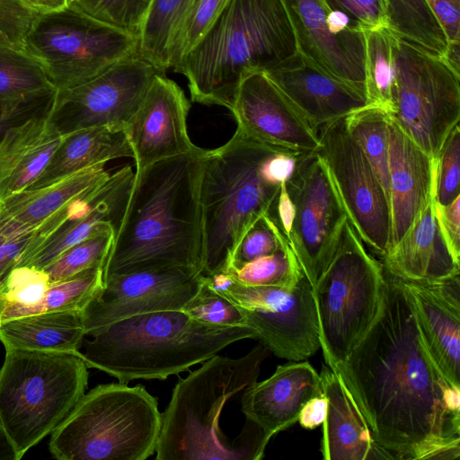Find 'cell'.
Wrapping results in <instances>:
<instances>
[{
	"label": "cell",
	"instance_id": "cell-34",
	"mask_svg": "<svg viewBox=\"0 0 460 460\" xmlns=\"http://www.w3.org/2000/svg\"><path fill=\"white\" fill-rule=\"evenodd\" d=\"M344 121L348 132L370 163L390 203L387 112L377 105L367 104L346 116Z\"/></svg>",
	"mask_w": 460,
	"mask_h": 460
},
{
	"label": "cell",
	"instance_id": "cell-11",
	"mask_svg": "<svg viewBox=\"0 0 460 460\" xmlns=\"http://www.w3.org/2000/svg\"><path fill=\"white\" fill-rule=\"evenodd\" d=\"M434 159L460 119V75L445 59L400 38L392 107L387 112Z\"/></svg>",
	"mask_w": 460,
	"mask_h": 460
},
{
	"label": "cell",
	"instance_id": "cell-16",
	"mask_svg": "<svg viewBox=\"0 0 460 460\" xmlns=\"http://www.w3.org/2000/svg\"><path fill=\"white\" fill-rule=\"evenodd\" d=\"M202 274L187 268L112 274L83 310L85 336L120 320L152 312L181 310L199 290Z\"/></svg>",
	"mask_w": 460,
	"mask_h": 460
},
{
	"label": "cell",
	"instance_id": "cell-2",
	"mask_svg": "<svg viewBox=\"0 0 460 460\" xmlns=\"http://www.w3.org/2000/svg\"><path fill=\"white\" fill-rule=\"evenodd\" d=\"M207 150L158 161L135 172L127 209L103 265L112 274L187 268L202 273L199 199Z\"/></svg>",
	"mask_w": 460,
	"mask_h": 460
},
{
	"label": "cell",
	"instance_id": "cell-50",
	"mask_svg": "<svg viewBox=\"0 0 460 460\" xmlns=\"http://www.w3.org/2000/svg\"><path fill=\"white\" fill-rule=\"evenodd\" d=\"M435 209L443 237L455 258L460 261V196L447 206L435 203Z\"/></svg>",
	"mask_w": 460,
	"mask_h": 460
},
{
	"label": "cell",
	"instance_id": "cell-12",
	"mask_svg": "<svg viewBox=\"0 0 460 460\" xmlns=\"http://www.w3.org/2000/svg\"><path fill=\"white\" fill-rule=\"evenodd\" d=\"M203 279L240 309L255 339L277 357L299 361L321 349L313 288L305 276L293 288L247 286L228 272Z\"/></svg>",
	"mask_w": 460,
	"mask_h": 460
},
{
	"label": "cell",
	"instance_id": "cell-27",
	"mask_svg": "<svg viewBox=\"0 0 460 460\" xmlns=\"http://www.w3.org/2000/svg\"><path fill=\"white\" fill-rule=\"evenodd\" d=\"M327 411L321 452L325 460H381L393 456L375 441L373 434L340 376L327 365L319 373Z\"/></svg>",
	"mask_w": 460,
	"mask_h": 460
},
{
	"label": "cell",
	"instance_id": "cell-7",
	"mask_svg": "<svg viewBox=\"0 0 460 460\" xmlns=\"http://www.w3.org/2000/svg\"><path fill=\"white\" fill-rule=\"evenodd\" d=\"M162 413L143 385H99L52 431L59 460H146L155 453Z\"/></svg>",
	"mask_w": 460,
	"mask_h": 460
},
{
	"label": "cell",
	"instance_id": "cell-26",
	"mask_svg": "<svg viewBox=\"0 0 460 460\" xmlns=\"http://www.w3.org/2000/svg\"><path fill=\"white\" fill-rule=\"evenodd\" d=\"M382 259L385 270L403 281L432 283L460 273V261L441 233L434 197Z\"/></svg>",
	"mask_w": 460,
	"mask_h": 460
},
{
	"label": "cell",
	"instance_id": "cell-44",
	"mask_svg": "<svg viewBox=\"0 0 460 460\" xmlns=\"http://www.w3.org/2000/svg\"><path fill=\"white\" fill-rule=\"evenodd\" d=\"M460 128L456 124L447 135L437 159L434 200L447 206L460 196Z\"/></svg>",
	"mask_w": 460,
	"mask_h": 460
},
{
	"label": "cell",
	"instance_id": "cell-32",
	"mask_svg": "<svg viewBox=\"0 0 460 460\" xmlns=\"http://www.w3.org/2000/svg\"><path fill=\"white\" fill-rule=\"evenodd\" d=\"M386 27L398 38L444 57L447 40L425 0H383Z\"/></svg>",
	"mask_w": 460,
	"mask_h": 460
},
{
	"label": "cell",
	"instance_id": "cell-56",
	"mask_svg": "<svg viewBox=\"0 0 460 460\" xmlns=\"http://www.w3.org/2000/svg\"><path fill=\"white\" fill-rule=\"evenodd\" d=\"M443 58L460 75V41L448 42Z\"/></svg>",
	"mask_w": 460,
	"mask_h": 460
},
{
	"label": "cell",
	"instance_id": "cell-40",
	"mask_svg": "<svg viewBox=\"0 0 460 460\" xmlns=\"http://www.w3.org/2000/svg\"><path fill=\"white\" fill-rule=\"evenodd\" d=\"M153 2L154 0H67V5L139 38Z\"/></svg>",
	"mask_w": 460,
	"mask_h": 460
},
{
	"label": "cell",
	"instance_id": "cell-20",
	"mask_svg": "<svg viewBox=\"0 0 460 460\" xmlns=\"http://www.w3.org/2000/svg\"><path fill=\"white\" fill-rule=\"evenodd\" d=\"M110 176L104 164H100L4 199L0 200V227L13 237L40 233L42 239L67 218L80 199L97 190Z\"/></svg>",
	"mask_w": 460,
	"mask_h": 460
},
{
	"label": "cell",
	"instance_id": "cell-23",
	"mask_svg": "<svg viewBox=\"0 0 460 460\" xmlns=\"http://www.w3.org/2000/svg\"><path fill=\"white\" fill-rule=\"evenodd\" d=\"M263 73L316 131L369 104L362 92L298 52Z\"/></svg>",
	"mask_w": 460,
	"mask_h": 460
},
{
	"label": "cell",
	"instance_id": "cell-8",
	"mask_svg": "<svg viewBox=\"0 0 460 460\" xmlns=\"http://www.w3.org/2000/svg\"><path fill=\"white\" fill-rule=\"evenodd\" d=\"M77 355L6 349L0 368V419L21 458L64 420L85 393Z\"/></svg>",
	"mask_w": 460,
	"mask_h": 460
},
{
	"label": "cell",
	"instance_id": "cell-39",
	"mask_svg": "<svg viewBox=\"0 0 460 460\" xmlns=\"http://www.w3.org/2000/svg\"><path fill=\"white\" fill-rule=\"evenodd\" d=\"M49 283L43 270L15 267L0 286V322L12 319L18 311L37 304Z\"/></svg>",
	"mask_w": 460,
	"mask_h": 460
},
{
	"label": "cell",
	"instance_id": "cell-38",
	"mask_svg": "<svg viewBox=\"0 0 460 460\" xmlns=\"http://www.w3.org/2000/svg\"><path fill=\"white\" fill-rule=\"evenodd\" d=\"M115 236L112 228L104 229L64 251L43 269L49 282L64 280L84 270L103 267Z\"/></svg>",
	"mask_w": 460,
	"mask_h": 460
},
{
	"label": "cell",
	"instance_id": "cell-51",
	"mask_svg": "<svg viewBox=\"0 0 460 460\" xmlns=\"http://www.w3.org/2000/svg\"><path fill=\"white\" fill-rule=\"evenodd\" d=\"M448 42L460 41V0H425Z\"/></svg>",
	"mask_w": 460,
	"mask_h": 460
},
{
	"label": "cell",
	"instance_id": "cell-24",
	"mask_svg": "<svg viewBox=\"0 0 460 460\" xmlns=\"http://www.w3.org/2000/svg\"><path fill=\"white\" fill-rule=\"evenodd\" d=\"M321 394L320 375L314 367L308 361H291L250 385L241 395V411L270 439L297 422L304 405Z\"/></svg>",
	"mask_w": 460,
	"mask_h": 460
},
{
	"label": "cell",
	"instance_id": "cell-21",
	"mask_svg": "<svg viewBox=\"0 0 460 460\" xmlns=\"http://www.w3.org/2000/svg\"><path fill=\"white\" fill-rule=\"evenodd\" d=\"M134 180L130 164L116 170L96 191L81 199L66 219L25 253L17 267L43 270L64 251L96 232L112 228L117 234Z\"/></svg>",
	"mask_w": 460,
	"mask_h": 460
},
{
	"label": "cell",
	"instance_id": "cell-22",
	"mask_svg": "<svg viewBox=\"0 0 460 460\" xmlns=\"http://www.w3.org/2000/svg\"><path fill=\"white\" fill-rule=\"evenodd\" d=\"M424 346L443 377L460 389V278L432 283L402 280Z\"/></svg>",
	"mask_w": 460,
	"mask_h": 460
},
{
	"label": "cell",
	"instance_id": "cell-37",
	"mask_svg": "<svg viewBox=\"0 0 460 460\" xmlns=\"http://www.w3.org/2000/svg\"><path fill=\"white\" fill-rule=\"evenodd\" d=\"M242 284L252 287L295 288L305 276L287 241L270 255L250 261L241 268L224 271Z\"/></svg>",
	"mask_w": 460,
	"mask_h": 460
},
{
	"label": "cell",
	"instance_id": "cell-9",
	"mask_svg": "<svg viewBox=\"0 0 460 460\" xmlns=\"http://www.w3.org/2000/svg\"><path fill=\"white\" fill-rule=\"evenodd\" d=\"M384 286L383 264L367 252L348 221L330 263L313 288L321 349L333 371L374 323Z\"/></svg>",
	"mask_w": 460,
	"mask_h": 460
},
{
	"label": "cell",
	"instance_id": "cell-36",
	"mask_svg": "<svg viewBox=\"0 0 460 460\" xmlns=\"http://www.w3.org/2000/svg\"><path fill=\"white\" fill-rule=\"evenodd\" d=\"M102 283L103 267L93 268L69 279L50 282L37 304L18 311L13 318L46 312L83 311L102 287Z\"/></svg>",
	"mask_w": 460,
	"mask_h": 460
},
{
	"label": "cell",
	"instance_id": "cell-18",
	"mask_svg": "<svg viewBox=\"0 0 460 460\" xmlns=\"http://www.w3.org/2000/svg\"><path fill=\"white\" fill-rule=\"evenodd\" d=\"M230 112L237 128L252 139L300 153L320 148L317 131L263 72L243 78Z\"/></svg>",
	"mask_w": 460,
	"mask_h": 460
},
{
	"label": "cell",
	"instance_id": "cell-47",
	"mask_svg": "<svg viewBox=\"0 0 460 460\" xmlns=\"http://www.w3.org/2000/svg\"><path fill=\"white\" fill-rule=\"evenodd\" d=\"M56 93L19 101L0 100V139L9 128L49 110Z\"/></svg>",
	"mask_w": 460,
	"mask_h": 460
},
{
	"label": "cell",
	"instance_id": "cell-45",
	"mask_svg": "<svg viewBox=\"0 0 460 460\" xmlns=\"http://www.w3.org/2000/svg\"><path fill=\"white\" fill-rule=\"evenodd\" d=\"M38 14L23 0H0V48L24 49Z\"/></svg>",
	"mask_w": 460,
	"mask_h": 460
},
{
	"label": "cell",
	"instance_id": "cell-52",
	"mask_svg": "<svg viewBox=\"0 0 460 460\" xmlns=\"http://www.w3.org/2000/svg\"><path fill=\"white\" fill-rule=\"evenodd\" d=\"M275 209L277 212V222L288 241L296 210L295 205L287 188V182H282L280 184L279 192L275 203Z\"/></svg>",
	"mask_w": 460,
	"mask_h": 460
},
{
	"label": "cell",
	"instance_id": "cell-49",
	"mask_svg": "<svg viewBox=\"0 0 460 460\" xmlns=\"http://www.w3.org/2000/svg\"><path fill=\"white\" fill-rule=\"evenodd\" d=\"M40 235L13 237L0 227V286L18 265L22 256L40 239Z\"/></svg>",
	"mask_w": 460,
	"mask_h": 460
},
{
	"label": "cell",
	"instance_id": "cell-53",
	"mask_svg": "<svg viewBox=\"0 0 460 460\" xmlns=\"http://www.w3.org/2000/svg\"><path fill=\"white\" fill-rule=\"evenodd\" d=\"M327 400L324 394L310 399L302 408L298 422L305 429H314L321 426L326 416Z\"/></svg>",
	"mask_w": 460,
	"mask_h": 460
},
{
	"label": "cell",
	"instance_id": "cell-10",
	"mask_svg": "<svg viewBox=\"0 0 460 460\" xmlns=\"http://www.w3.org/2000/svg\"><path fill=\"white\" fill-rule=\"evenodd\" d=\"M137 37L66 6L39 13L25 40L57 91L84 84L138 55Z\"/></svg>",
	"mask_w": 460,
	"mask_h": 460
},
{
	"label": "cell",
	"instance_id": "cell-5",
	"mask_svg": "<svg viewBox=\"0 0 460 460\" xmlns=\"http://www.w3.org/2000/svg\"><path fill=\"white\" fill-rule=\"evenodd\" d=\"M269 352L260 343L238 358L217 354L180 378L162 413L155 459H261L268 445L265 441L230 439L220 420L228 402L257 381Z\"/></svg>",
	"mask_w": 460,
	"mask_h": 460
},
{
	"label": "cell",
	"instance_id": "cell-42",
	"mask_svg": "<svg viewBox=\"0 0 460 460\" xmlns=\"http://www.w3.org/2000/svg\"><path fill=\"white\" fill-rule=\"evenodd\" d=\"M181 310L189 317L208 324L248 326L240 309L229 299L207 285L203 276L199 290Z\"/></svg>",
	"mask_w": 460,
	"mask_h": 460
},
{
	"label": "cell",
	"instance_id": "cell-1",
	"mask_svg": "<svg viewBox=\"0 0 460 460\" xmlns=\"http://www.w3.org/2000/svg\"><path fill=\"white\" fill-rule=\"evenodd\" d=\"M334 372L394 459L459 458L460 389L431 360L401 279L385 270L377 317Z\"/></svg>",
	"mask_w": 460,
	"mask_h": 460
},
{
	"label": "cell",
	"instance_id": "cell-33",
	"mask_svg": "<svg viewBox=\"0 0 460 460\" xmlns=\"http://www.w3.org/2000/svg\"><path fill=\"white\" fill-rule=\"evenodd\" d=\"M365 85L369 104L389 112L395 75V36L387 27L366 30Z\"/></svg>",
	"mask_w": 460,
	"mask_h": 460
},
{
	"label": "cell",
	"instance_id": "cell-30",
	"mask_svg": "<svg viewBox=\"0 0 460 460\" xmlns=\"http://www.w3.org/2000/svg\"><path fill=\"white\" fill-rule=\"evenodd\" d=\"M84 337L83 311L46 312L0 322V341L5 349L79 356Z\"/></svg>",
	"mask_w": 460,
	"mask_h": 460
},
{
	"label": "cell",
	"instance_id": "cell-54",
	"mask_svg": "<svg viewBox=\"0 0 460 460\" xmlns=\"http://www.w3.org/2000/svg\"><path fill=\"white\" fill-rule=\"evenodd\" d=\"M19 456L11 438L5 430L0 419V460H20Z\"/></svg>",
	"mask_w": 460,
	"mask_h": 460
},
{
	"label": "cell",
	"instance_id": "cell-15",
	"mask_svg": "<svg viewBox=\"0 0 460 460\" xmlns=\"http://www.w3.org/2000/svg\"><path fill=\"white\" fill-rule=\"evenodd\" d=\"M158 72L138 55L80 85L57 91L49 118L60 134L95 127L125 129Z\"/></svg>",
	"mask_w": 460,
	"mask_h": 460
},
{
	"label": "cell",
	"instance_id": "cell-29",
	"mask_svg": "<svg viewBox=\"0 0 460 460\" xmlns=\"http://www.w3.org/2000/svg\"><path fill=\"white\" fill-rule=\"evenodd\" d=\"M120 157L134 158L123 128L95 127L63 135L46 168L28 189L58 181L84 169Z\"/></svg>",
	"mask_w": 460,
	"mask_h": 460
},
{
	"label": "cell",
	"instance_id": "cell-6",
	"mask_svg": "<svg viewBox=\"0 0 460 460\" xmlns=\"http://www.w3.org/2000/svg\"><path fill=\"white\" fill-rule=\"evenodd\" d=\"M279 149L236 128L226 144L207 150L199 188L203 276L226 271L245 234L275 208L280 186L266 181L261 166Z\"/></svg>",
	"mask_w": 460,
	"mask_h": 460
},
{
	"label": "cell",
	"instance_id": "cell-3",
	"mask_svg": "<svg viewBox=\"0 0 460 460\" xmlns=\"http://www.w3.org/2000/svg\"><path fill=\"white\" fill-rule=\"evenodd\" d=\"M297 53L282 0H228L173 69L188 81L192 102L233 109L243 78Z\"/></svg>",
	"mask_w": 460,
	"mask_h": 460
},
{
	"label": "cell",
	"instance_id": "cell-31",
	"mask_svg": "<svg viewBox=\"0 0 460 460\" xmlns=\"http://www.w3.org/2000/svg\"><path fill=\"white\" fill-rule=\"evenodd\" d=\"M195 1L154 0L138 38V56L158 72L170 69L175 39Z\"/></svg>",
	"mask_w": 460,
	"mask_h": 460
},
{
	"label": "cell",
	"instance_id": "cell-43",
	"mask_svg": "<svg viewBox=\"0 0 460 460\" xmlns=\"http://www.w3.org/2000/svg\"><path fill=\"white\" fill-rule=\"evenodd\" d=\"M228 0H196L175 39L170 60L174 69L204 35Z\"/></svg>",
	"mask_w": 460,
	"mask_h": 460
},
{
	"label": "cell",
	"instance_id": "cell-4",
	"mask_svg": "<svg viewBox=\"0 0 460 460\" xmlns=\"http://www.w3.org/2000/svg\"><path fill=\"white\" fill-rule=\"evenodd\" d=\"M91 337L84 339L79 357L88 367L128 385L137 379L165 380L256 335L249 326L213 325L182 310H166L120 320Z\"/></svg>",
	"mask_w": 460,
	"mask_h": 460
},
{
	"label": "cell",
	"instance_id": "cell-41",
	"mask_svg": "<svg viewBox=\"0 0 460 460\" xmlns=\"http://www.w3.org/2000/svg\"><path fill=\"white\" fill-rule=\"evenodd\" d=\"M287 241L276 217L271 213L264 215L243 237L226 271L237 270L250 261L270 255Z\"/></svg>",
	"mask_w": 460,
	"mask_h": 460
},
{
	"label": "cell",
	"instance_id": "cell-46",
	"mask_svg": "<svg viewBox=\"0 0 460 460\" xmlns=\"http://www.w3.org/2000/svg\"><path fill=\"white\" fill-rule=\"evenodd\" d=\"M332 11L346 14L360 30L386 27L383 0H323Z\"/></svg>",
	"mask_w": 460,
	"mask_h": 460
},
{
	"label": "cell",
	"instance_id": "cell-48",
	"mask_svg": "<svg viewBox=\"0 0 460 460\" xmlns=\"http://www.w3.org/2000/svg\"><path fill=\"white\" fill-rule=\"evenodd\" d=\"M309 153H300L288 149H279L268 158L261 166L263 179L270 184L280 186L288 182L294 174L299 160Z\"/></svg>",
	"mask_w": 460,
	"mask_h": 460
},
{
	"label": "cell",
	"instance_id": "cell-55",
	"mask_svg": "<svg viewBox=\"0 0 460 460\" xmlns=\"http://www.w3.org/2000/svg\"><path fill=\"white\" fill-rule=\"evenodd\" d=\"M39 13L60 10L67 6V0H23Z\"/></svg>",
	"mask_w": 460,
	"mask_h": 460
},
{
	"label": "cell",
	"instance_id": "cell-14",
	"mask_svg": "<svg viewBox=\"0 0 460 460\" xmlns=\"http://www.w3.org/2000/svg\"><path fill=\"white\" fill-rule=\"evenodd\" d=\"M344 118L317 130L318 152L329 168L349 222L362 242L383 257L390 243V203L367 156L348 132Z\"/></svg>",
	"mask_w": 460,
	"mask_h": 460
},
{
	"label": "cell",
	"instance_id": "cell-35",
	"mask_svg": "<svg viewBox=\"0 0 460 460\" xmlns=\"http://www.w3.org/2000/svg\"><path fill=\"white\" fill-rule=\"evenodd\" d=\"M56 91L40 63L26 50L0 48V100H25Z\"/></svg>",
	"mask_w": 460,
	"mask_h": 460
},
{
	"label": "cell",
	"instance_id": "cell-13",
	"mask_svg": "<svg viewBox=\"0 0 460 460\" xmlns=\"http://www.w3.org/2000/svg\"><path fill=\"white\" fill-rule=\"evenodd\" d=\"M287 188L296 210L288 243L314 288L338 247L348 216L318 151L303 155Z\"/></svg>",
	"mask_w": 460,
	"mask_h": 460
},
{
	"label": "cell",
	"instance_id": "cell-28",
	"mask_svg": "<svg viewBox=\"0 0 460 460\" xmlns=\"http://www.w3.org/2000/svg\"><path fill=\"white\" fill-rule=\"evenodd\" d=\"M49 111L9 128L0 139V200L28 189L60 144Z\"/></svg>",
	"mask_w": 460,
	"mask_h": 460
},
{
	"label": "cell",
	"instance_id": "cell-25",
	"mask_svg": "<svg viewBox=\"0 0 460 460\" xmlns=\"http://www.w3.org/2000/svg\"><path fill=\"white\" fill-rule=\"evenodd\" d=\"M388 141L389 251L434 197L437 159L422 150L390 119Z\"/></svg>",
	"mask_w": 460,
	"mask_h": 460
},
{
	"label": "cell",
	"instance_id": "cell-19",
	"mask_svg": "<svg viewBox=\"0 0 460 460\" xmlns=\"http://www.w3.org/2000/svg\"><path fill=\"white\" fill-rule=\"evenodd\" d=\"M282 2L295 32L297 52L366 95L364 31L335 33L329 19L330 9L323 0Z\"/></svg>",
	"mask_w": 460,
	"mask_h": 460
},
{
	"label": "cell",
	"instance_id": "cell-17",
	"mask_svg": "<svg viewBox=\"0 0 460 460\" xmlns=\"http://www.w3.org/2000/svg\"><path fill=\"white\" fill-rule=\"evenodd\" d=\"M191 104L182 89L163 73L155 75L139 108L125 128L136 172L196 146L187 129Z\"/></svg>",
	"mask_w": 460,
	"mask_h": 460
}]
</instances>
